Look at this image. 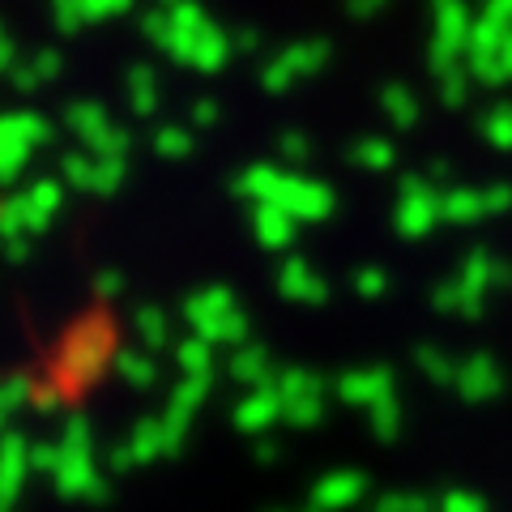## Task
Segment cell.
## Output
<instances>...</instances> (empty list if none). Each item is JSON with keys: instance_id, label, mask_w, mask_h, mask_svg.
<instances>
[{"instance_id": "obj_1", "label": "cell", "mask_w": 512, "mask_h": 512, "mask_svg": "<svg viewBox=\"0 0 512 512\" xmlns=\"http://www.w3.org/2000/svg\"><path fill=\"white\" fill-rule=\"evenodd\" d=\"M30 154V120H0V175H13Z\"/></svg>"}]
</instances>
